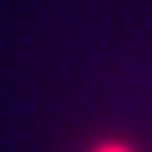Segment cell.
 I'll return each instance as SVG.
<instances>
[{
  "mask_svg": "<svg viewBox=\"0 0 152 152\" xmlns=\"http://www.w3.org/2000/svg\"><path fill=\"white\" fill-rule=\"evenodd\" d=\"M98 152H127V148H123V145H102Z\"/></svg>",
  "mask_w": 152,
  "mask_h": 152,
  "instance_id": "cell-1",
  "label": "cell"
}]
</instances>
